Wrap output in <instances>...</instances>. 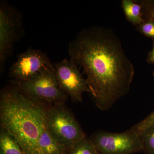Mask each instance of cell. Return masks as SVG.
Wrapping results in <instances>:
<instances>
[{"label":"cell","mask_w":154,"mask_h":154,"mask_svg":"<svg viewBox=\"0 0 154 154\" xmlns=\"http://www.w3.org/2000/svg\"><path fill=\"white\" fill-rule=\"evenodd\" d=\"M70 59L82 69L97 107L108 110L128 92L134 70L114 32L100 26L83 29L71 42Z\"/></svg>","instance_id":"6da1fadb"},{"label":"cell","mask_w":154,"mask_h":154,"mask_svg":"<svg viewBox=\"0 0 154 154\" xmlns=\"http://www.w3.org/2000/svg\"><path fill=\"white\" fill-rule=\"evenodd\" d=\"M50 106L33 99L12 84L1 91V128L17 140L25 154H36L37 141L47 128Z\"/></svg>","instance_id":"7a4b0ae2"},{"label":"cell","mask_w":154,"mask_h":154,"mask_svg":"<svg viewBox=\"0 0 154 154\" xmlns=\"http://www.w3.org/2000/svg\"><path fill=\"white\" fill-rule=\"evenodd\" d=\"M11 82L33 99L51 106L64 105L68 97L61 89L52 64L29 79Z\"/></svg>","instance_id":"3957f363"},{"label":"cell","mask_w":154,"mask_h":154,"mask_svg":"<svg viewBox=\"0 0 154 154\" xmlns=\"http://www.w3.org/2000/svg\"><path fill=\"white\" fill-rule=\"evenodd\" d=\"M63 105L50 106L47 128L56 140L68 149L86 136L73 116Z\"/></svg>","instance_id":"277c9868"},{"label":"cell","mask_w":154,"mask_h":154,"mask_svg":"<svg viewBox=\"0 0 154 154\" xmlns=\"http://www.w3.org/2000/svg\"><path fill=\"white\" fill-rule=\"evenodd\" d=\"M24 28L21 13L5 1L0 3V71L2 73L6 61L15 43L23 36Z\"/></svg>","instance_id":"5b68a950"},{"label":"cell","mask_w":154,"mask_h":154,"mask_svg":"<svg viewBox=\"0 0 154 154\" xmlns=\"http://www.w3.org/2000/svg\"><path fill=\"white\" fill-rule=\"evenodd\" d=\"M90 139L99 154H132L143 149L140 135L131 128L120 133L99 131Z\"/></svg>","instance_id":"8992f818"},{"label":"cell","mask_w":154,"mask_h":154,"mask_svg":"<svg viewBox=\"0 0 154 154\" xmlns=\"http://www.w3.org/2000/svg\"><path fill=\"white\" fill-rule=\"evenodd\" d=\"M53 65L61 89L74 102H82L83 94L89 93V90L76 64L70 59H64Z\"/></svg>","instance_id":"52a82bcc"},{"label":"cell","mask_w":154,"mask_h":154,"mask_svg":"<svg viewBox=\"0 0 154 154\" xmlns=\"http://www.w3.org/2000/svg\"><path fill=\"white\" fill-rule=\"evenodd\" d=\"M51 64L46 54L40 50L29 48L18 55L10 68L9 76L13 81H25Z\"/></svg>","instance_id":"ba28073f"},{"label":"cell","mask_w":154,"mask_h":154,"mask_svg":"<svg viewBox=\"0 0 154 154\" xmlns=\"http://www.w3.org/2000/svg\"><path fill=\"white\" fill-rule=\"evenodd\" d=\"M66 148L56 140L46 128L37 141L36 154H66Z\"/></svg>","instance_id":"9c48e42d"},{"label":"cell","mask_w":154,"mask_h":154,"mask_svg":"<svg viewBox=\"0 0 154 154\" xmlns=\"http://www.w3.org/2000/svg\"><path fill=\"white\" fill-rule=\"evenodd\" d=\"M0 154H25L17 140L2 128L0 131Z\"/></svg>","instance_id":"30bf717a"},{"label":"cell","mask_w":154,"mask_h":154,"mask_svg":"<svg viewBox=\"0 0 154 154\" xmlns=\"http://www.w3.org/2000/svg\"><path fill=\"white\" fill-rule=\"evenodd\" d=\"M122 3L125 17L129 22L134 25H140L144 22L140 5L130 0H123Z\"/></svg>","instance_id":"8fae6325"},{"label":"cell","mask_w":154,"mask_h":154,"mask_svg":"<svg viewBox=\"0 0 154 154\" xmlns=\"http://www.w3.org/2000/svg\"><path fill=\"white\" fill-rule=\"evenodd\" d=\"M66 154H99L90 139L86 137L74 146L66 149Z\"/></svg>","instance_id":"7c38bea8"},{"label":"cell","mask_w":154,"mask_h":154,"mask_svg":"<svg viewBox=\"0 0 154 154\" xmlns=\"http://www.w3.org/2000/svg\"><path fill=\"white\" fill-rule=\"evenodd\" d=\"M140 137L143 150L148 154H154V125L142 133Z\"/></svg>","instance_id":"4fadbf2b"},{"label":"cell","mask_w":154,"mask_h":154,"mask_svg":"<svg viewBox=\"0 0 154 154\" xmlns=\"http://www.w3.org/2000/svg\"><path fill=\"white\" fill-rule=\"evenodd\" d=\"M153 125H154V112L142 121L133 126L131 129L140 135L145 130Z\"/></svg>","instance_id":"5bb4252c"},{"label":"cell","mask_w":154,"mask_h":154,"mask_svg":"<svg viewBox=\"0 0 154 154\" xmlns=\"http://www.w3.org/2000/svg\"><path fill=\"white\" fill-rule=\"evenodd\" d=\"M140 30L146 36L154 38V20L144 22L140 25Z\"/></svg>","instance_id":"9a60e30c"},{"label":"cell","mask_w":154,"mask_h":154,"mask_svg":"<svg viewBox=\"0 0 154 154\" xmlns=\"http://www.w3.org/2000/svg\"><path fill=\"white\" fill-rule=\"evenodd\" d=\"M147 61L149 63H154V45L152 49L149 53Z\"/></svg>","instance_id":"2e32d148"},{"label":"cell","mask_w":154,"mask_h":154,"mask_svg":"<svg viewBox=\"0 0 154 154\" xmlns=\"http://www.w3.org/2000/svg\"><path fill=\"white\" fill-rule=\"evenodd\" d=\"M152 17L154 19V12L152 13Z\"/></svg>","instance_id":"e0dca14e"}]
</instances>
